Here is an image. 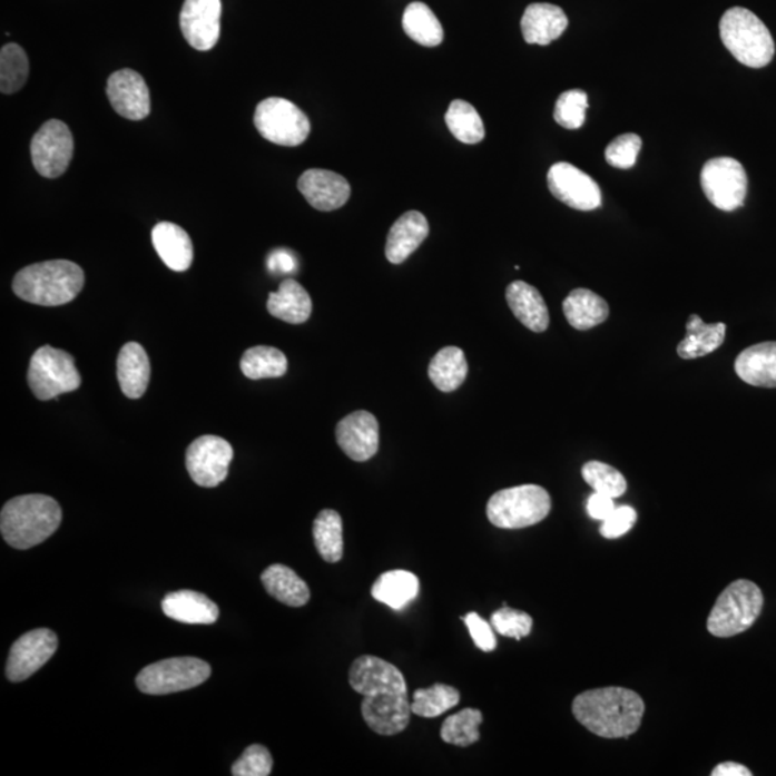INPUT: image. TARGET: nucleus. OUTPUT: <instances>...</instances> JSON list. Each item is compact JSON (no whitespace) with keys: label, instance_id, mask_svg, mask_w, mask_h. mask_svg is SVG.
<instances>
[{"label":"nucleus","instance_id":"obj_1","mask_svg":"<svg viewBox=\"0 0 776 776\" xmlns=\"http://www.w3.org/2000/svg\"><path fill=\"white\" fill-rule=\"evenodd\" d=\"M350 686L363 696L361 715L375 734H402L410 724L412 704L399 667L375 656H360L351 665Z\"/></svg>","mask_w":776,"mask_h":776},{"label":"nucleus","instance_id":"obj_2","mask_svg":"<svg viewBox=\"0 0 776 776\" xmlns=\"http://www.w3.org/2000/svg\"><path fill=\"white\" fill-rule=\"evenodd\" d=\"M645 701L625 687H602L578 695L572 714L582 726L601 738H629L639 730Z\"/></svg>","mask_w":776,"mask_h":776},{"label":"nucleus","instance_id":"obj_3","mask_svg":"<svg viewBox=\"0 0 776 776\" xmlns=\"http://www.w3.org/2000/svg\"><path fill=\"white\" fill-rule=\"evenodd\" d=\"M62 521L56 499L47 495H22L4 503L0 513L3 540L17 550H29L47 541Z\"/></svg>","mask_w":776,"mask_h":776},{"label":"nucleus","instance_id":"obj_4","mask_svg":"<svg viewBox=\"0 0 776 776\" xmlns=\"http://www.w3.org/2000/svg\"><path fill=\"white\" fill-rule=\"evenodd\" d=\"M86 275L76 262L57 259L39 262L19 271L13 278V293L29 304L59 306L71 303L81 293Z\"/></svg>","mask_w":776,"mask_h":776},{"label":"nucleus","instance_id":"obj_5","mask_svg":"<svg viewBox=\"0 0 776 776\" xmlns=\"http://www.w3.org/2000/svg\"><path fill=\"white\" fill-rule=\"evenodd\" d=\"M719 31L726 49L744 66L764 68L773 61V35L748 9L735 7L726 11L720 19Z\"/></svg>","mask_w":776,"mask_h":776},{"label":"nucleus","instance_id":"obj_6","mask_svg":"<svg viewBox=\"0 0 776 776\" xmlns=\"http://www.w3.org/2000/svg\"><path fill=\"white\" fill-rule=\"evenodd\" d=\"M551 497L538 484L503 489L489 499L487 515L493 527L522 529L537 525L550 515Z\"/></svg>","mask_w":776,"mask_h":776},{"label":"nucleus","instance_id":"obj_7","mask_svg":"<svg viewBox=\"0 0 776 776\" xmlns=\"http://www.w3.org/2000/svg\"><path fill=\"white\" fill-rule=\"evenodd\" d=\"M764 607L760 588L753 581L731 582L711 608L708 630L716 637H734L749 630L758 620Z\"/></svg>","mask_w":776,"mask_h":776},{"label":"nucleus","instance_id":"obj_8","mask_svg":"<svg viewBox=\"0 0 776 776\" xmlns=\"http://www.w3.org/2000/svg\"><path fill=\"white\" fill-rule=\"evenodd\" d=\"M28 384L35 397L48 402L58 395L76 392L81 385V374L71 354L43 345L35 351L29 363Z\"/></svg>","mask_w":776,"mask_h":776},{"label":"nucleus","instance_id":"obj_9","mask_svg":"<svg viewBox=\"0 0 776 776\" xmlns=\"http://www.w3.org/2000/svg\"><path fill=\"white\" fill-rule=\"evenodd\" d=\"M212 667L196 657H175L145 667L136 685L146 695H170L200 686L209 679Z\"/></svg>","mask_w":776,"mask_h":776},{"label":"nucleus","instance_id":"obj_10","mask_svg":"<svg viewBox=\"0 0 776 776\" xmlns=\"http://www.w3.org/2000/svg\"><path fill=\"white\" fill-rule=\"evenodd\" d=\"M254 122L259 135L274 145L296 147L308 138V117L294 102L271 97L256 107Z\"/></svg>","mask_w":776,"mask_h":776},{"label":"nucleus","instance_id":"obj_11","mask_svg":"<svg viewBox=\"0 0 776 776\" xmlns=\"http://www.w3.org/2000/svg\"><path fill=\"white\" fill-rule=\"evenodd\" d=\"M700 183L706 197L718 209L734 212L744 206L748 176L735 158H711L701 169Z\"/></svg>","mask_w":776,"mask_h":776},{"label":"nucleus","instance_id":"obj_12","mask_svg":"<svg viewBox=\"0 0 776 776\" xmlns=\"http://www.w3.org/2000/svg\"><path fill=\"white\" fill-rule=\"evenodd\" d=\"M35 169L47 179H57L68 170L73 156V137L63 121L49 120L31 143Z\"/></svg>","mask_w":776,"mask_h":776},{"label":"nucleus","instance_id":"obj_13","mask_svg":"<svg viewBox=\"0 0 776 776\" xmlns=\"http://www.w3.org/2000/svg\"><path fill=\"white\" fill-rule=\"evenodd\" d=\"M234 449L227 440L214 434L196 439L187 448L186 468L193 482L203 488H215L227 478Z\"/></svg>","mask_w":776,"mask_h":776},{"label":"nucleus","instance_id":"obj_14","mask_svg":"<svg viewBox=\"0 0 776 776\" xmlns=\"http://www.w3.org/2000/svg\"><path fill=\"white\" fill-rule=\"evenodd\" d=\"M58 637L48 629L24 632L13 642L7 665L8 679L18 684L29 679L56 655Z\"/></svg>","mask_w":776,"mask_h":776},{"label":"nucleus","instance_id":"obj_15","mask_svg":"<svg viewBox=\"0 0 776 776\" xmlns=\"http://www.w3.org/2000/svg\"><path fill=\"white\" fill-rule=\"evenodd\" d=\"M547 180L552 195L572 209L590 212L601 206L600 186L570 163H556Z\"/></svg>","mask_w":776,"mask_h":776},{"label":"nucleus","instance_id":"obj_16","mask_svg":"<svg viewBox=\"0 0 776 776\" xmlns=\"http://www.w3.org/2000/svg\"><path fill=\"white\" fill-rule=\"evenodd\" d=\"M220 0H185L180 13L183 37L197 51H210L220 38Z\"/></svg>","mask_w":776,"mask_h":776},{"label":"nucleus","instance_id":"obj_17","mask_svg":"<svg viewBox=\"0 0 776 776\" xmlns=\"http://www.w3.org/2000/svg\"><path fill=\"white\" fill-rule=\"evenodd\" d=\"M107 96L114 110L131 121L145 120L151 111L150 91L145 78L132 69L111 73Z\"/></svg>","mask_w":776,"mask_h":776},{"label":"nucleus","instance_id":"obj_18","mask_svg":"<svg viewBox=\"0 0 776 776\" xmlns=\"http://www.w3.org/2000/svg\"><path fill=\"white\" fill-rule=\"evenodd\" d=\"M337 443L351 461L367 462L379 452V422L372 413L358 410L341 420L335 430Z\"/></svg>","mask_w":776,"mask_h":776},{"label":"nucleus","instance_id":"obj_19","mask_svg":"<svg viewBox=\"0 0 776 776\" xmlns=\"http://www.w3.org/2000/svg\"><path fill=\"white\" fill-rule=\"evenodd\" d=\"M298 189L316 210L333 212L343 207L351 196V186L337 173L311 169L298 180Z\"/></svg>","mask_w":776,"mask_h":776},{"label":"nucleus","instance_id":"obj_20","mask_svg":"<svg viewBox=\"0 0 776 776\" xmlns=\"http://www.w3.org/2000/svg\"><path fill=\"white\" fill-rule=\"evenodd\" d=\"M429 235L426 216L416 210L405 212L394 222L385 244V258L394 265L403 264L418 251Z\"/></svg>","mask_w":776,"mask_h":776},{"label":"nucleus","instance_id":"obj_21","mask_svg":"<svg viewBox=\"0 0 776 776\" xmlns=\"http://www.w3.org/2000/svg\"><path fill=\"white\" fill-rule=\"evenodd\" d=\"M568 27V18L560 7L551 3H532L521 21L523 39L536 46H550Z\"/></svg>","mask_w":776,"mask_h":776},{"label":"nucleus","instance_id":"obj_22","mask_svg":"<svg viewBox=\"0 0 776 776\" xmlns=\"http://www.w3.org/2000/svg\"><path fill=\"white\" fill-rule=\"evenodd\" d=\"M735 372L755 387L776 389V341L744 350L735 361Z\"/></svg>","mask_w":776,"mask_h":776},{"label":"nucleus","instance_id":"obj_23","mask_svg":"<svg viewBox=\"0 0 776 776\" xmlns=\"http://www.w3.org/2000/svg\"><path fill=\"white\" fill-rule=\"evenodd\" d=\"M161 608L169 619L185 625H214L219 619V607L209 597L190 590L170 592L163 598Z\"/></svg>","mask_w":776,"mask_h":776},{"label":"nucleus","instance_id":"obj_24","mask_svg":"<svg viewBox=\"0 0 776 776\" xmlns=\"http://www.w3.org/2000/svg\"><path fill=\"white\" fill-rule=\"evenodd\" d=\"M509 308L519 323L533 333H543L550 326V313L540 291L523 281L512 282L507 288Z\"/></svg>","mask_w":776,"mask_h":776},{"label":"nucleus","instance_id":"obj_25","mask_svg":"<svg viewBox=\"0 0 776 776\" xmlns=\"http://www.w3.org/2000/svg\"><path fill=\"white\" fill-rule=\"evenodd\" d=\"M153 246L165 262L167 268L185 272L193 264V244L190 236L179 225L160 222L151 232Z\"/></svg>","mask_w":776,"mask_h":776},{"label":"nucleus","instance_id":"obj_26","mask_svg":"<svg viewBox=\"0 0 776 776\" xmlns=\"http://www.w3.org/2000/svg\"><path fill=\"white\" fill-rule=\"evenodd\" d=\"M150 360L138 343H127L117 358V377L122 393L137 400L145 395L150 382Z\"/></svg>","mask_w":776,"mask_h":776},{"label":"nucleus","instance_id":"obj_27","mask_svg":"<svg viewBox=\"0 0 776 776\" xmlns=\"http://www.w3.org/2000/svg\"><path fill=\"white\" fill-rule=\"evenodd\" d=\"M268 313L288 324H304L313 313V301L303 285L295 279H285L266 304Z\"/></svg>","mask_w":776,"mask_h":776},{"label":"nucleus","instance_id":"obj_28","mask_svg":"<svg viewBox=\"0 0 776 776\" xmlns=\"http://www.w3.org/2000/svg\"><path fill=\"white\" fill-rule=\"evenodd\" d=\"M726 325L705 324L699 315H690L686 324V337L677 345V354L684 360L706 357L724 344Z\"/></svg>","mask_w":776,"mask_h":776},{"label":"nucleus","instance_id":"obj_29","mask_svg":"<svg viewBox=\"0 0 776 776\" xmlns=\"http://www.w3.org/2000/svg\"><path fill=\"white\" fill-rule=\"evenodd\" d=\"M562 310L568 323L578 331L595 328L610 315V306L606 301L585 288L572 291L563 301Z\"/></svg>","mask_w":776,"mask_h":776},{"label":"nucleus","instance_id":"obj_30","mask_svg":"<svg viewBox=\"0 0 776 776\" xmlns=\"http://www.w3.org/2000/svg\"><path fill=\"white\" fill-rule=\"evenodd\" d=\"M265 590L282 605L289 607H303L308 605L311 592L308 586L289 567L275 563L266 568L261 576Z\"/></svg>","mask_w":776,"mask_h":776},{"label":"nucleus","instance_id":"obj_31","mask_svg":"<svg viewBox=\"0 0 776 776\" xmlns=\"http://www.w3.org/2000/svg\"><path fill=\"white\" fill-rule=\"evenodd\" d=\"M419 591L420 581L413 572L394 570L379 577L373 585L372 596L375 601L400 611L416 600Z\"/></svg>","mask_w":776,"mask_h":776},{"label":"nucleus","instance_id":"obj_32","mask_svg":"<svg viewBox=\"0 0 776 776\" xmlns=\"http://www.w3.org/2000/svg\"><path fill=\"white\" fill-rule=\"evenodd\" d=\"M468 361L459 347L440 350L429 365V377L440 392L451 393L468 377Z\"/></svg>","mask_w":776,"mask_h":776},{"label":"nucleus","instance_id":"obj_33","mask_svg":"<svg viewBox=\"0 0 776 776\" xmlns=\"http://www.w3.org/2000/svg\"><path fill=\"white\" fill-rule=\"evenodd\" d=\"M403 29L407 37L420 46L433 48L443 42L442 23L426 3L413 2L405 8Z\"/></svg>","mask_w":776,"mask_h":776},{"label":"nucleus","instance_id":"obj_34","mask_svg":"<svg viewBox=\"0 0 776 776\" xmlns=\"http://www.w3.org/2000/svg\"><path fill=\"white\" fill-rule=\"evenodd\" d=\"M314 542L323 560L335 563L343 560V519L333 509H324L314 521Z\"/></svg>","mask_w":776,"mask_h":776},{"label":"nucleus","instance_id":"obj_35","mask_svg":"<svg viewBox=\"0 0 776 776\" xmlns=\"http://www.w3.org/2000/svg\"><path fill=\"white\" fill-rule=\"evenodd\" d=\"M240 370L251 380L278 379L288 370V360L278 348L258 345L242 355Z\"/></svg>","mask_w":776,"mask_h":776},{"label":"nucleus","instance_id":"obj_36","mask_svg":"<svg viewBox=\"0 0 776 776\" xmlns=\"http://www.w3.org/2000/svg\"><path fill=\"white\" fill-rule=\"evenodd\" d=\"M444 120L452 135L464 145H478L484 138L482 118L468 101L454 100L449 106Z\"/></svg>","mask_w":776,"mask_h":776},{"label":"nucleus","instance_id":"obj_37","mask_svg":"<svg viewBox=\"0 0 776 776\" xmlns=\"http://www.w3.org/2000/svg\"><path fill=\"white\" fill-rule=\"evenodd\" d=\"M461 700L459 690L443 684H436L428 689L414 691L412 711L422 718H438L446 711L456 708Z\"/></svg>","mask_w":776,"mask_h":776},{"label":"nucleus","instance_id":"obj_38","mask_svg":"<svg viewBox=\"0 0 776 776\" xmlns=\"http://www.w3.org/2000/svg\"><path fill=\"white\" fill-rule=\"evenodd\" d=\"M482 721L481 710L463 709L443 721L440 736H442L443 743L466 748V746L477 744L481 739L479 726L482 725Z\"/></svg>","mask_w":776,"mask_h":776},{"label":"nucleus","instance_id":"obj_39","mask_svg":"<svg viewBox=\"0 0 776 776\" xmlns=\"http://www.w3.org/2000/svg\"><path fill=\"white\" fill-rule=\"evenodd\" d=\"M29 77L27 52L18 43H8L0 52V90L13 94L21 90Z\"/></svg>","mask_w":776,"mask_h":776},{"label":"nucleus","instance_id":"obj_40","mask_svg":"<svg viewBox=\"0 0 776 776\" xmlns=\"http://www.w3.org/2000/svg\"><path fill=\"white\" fill-rule=\"evenodd\" d=\"M582 478L595 492L612 499L625 495L627 481L617 469L602 462L591 461L582 468Z\"/></svg>","mask_w":776,"mask_h":776},{"label":"nucleus","instance_id":"obj_41","mask_svg":"<svg viewBox=\"0 0 776 776\" xmlns=\"http://www.w3.org/2000/svg\"><path fill=\"white\" fill-rule=\"evenodd\" d=\"M588 97L582 90H571L561 94L553 110L558 125L567 130H578L585 126Z\"/></svg>","mask_w":776,"mask_h":776},{"label":"nucleus","instance_id":"obj_42","mask_svg":"<svg viewBox=\"0 0 776 776\" xmlns=\"http://www.w3.org/2000/svg\"><path fill=\"white\" fill-rule=\"evenodd\" d=\"M491 625L499 635L521 640L531 632L533 621L532 617L527 615V612L505 606L501 610L493 612Z\"/></svg>","mask_w":776,"mask_h":776},{"label":"nucleus","instance_id":"obj_43","mask_svg":"<svg viewBox=\"0 0 776 776\" xmlns=\"http://www.w3.org/2000/svg\"><path fill=\"white\" fill-rule=\"evenodd\" d=\"M641 138L635 132L617 137L606 148V160L616 169H631L636 165L641 148Z\"/></svg>","mask_w":776,"mask_h":776},{"label":"nucleus","instance_id":"obj_44","mask_svg":"<svg viewBox=\"0 0 776 776\" xmlns=\"http://www.w3.org/2000/svg\"><path fill=\"white\" fill-rule=\"evenodd\" d=\"M272 755L265 746L251 745L240 758L232 766L235 776H268L272 773Z\"/></svg>","mask_w":776,"mask_h":776},{"label":"nucleus","instance_id":"obj_45","mask_svg":"<svg viewBox=\"0 0 776 776\" xmlns=\"http://www.w3.org/2000/svg\"><path fill=\"white\" fill-rule=\"evenodd\" d=\"M637 521V512L635 508L622 505L615 509L611 515L602 521L600 533L607 540H616L626 536Z\"/></svg>","mask_w":776,"mask_h":776},{"label":"nucleus","instance_id":"obj_46","mask_svg":"<svg viewBox=\"0 0 776 776\" xmlns=\"http://www.w3.org/2000/svg\"><path fill=\"white\" fill-rule=\"evenodd\" d=\"M462 620L466 625L469 632H471L474 646L479 650L491 652L497 649L495 630L478 612H469L468 616L462 617Z\"/></svg>","mask_w":776,"mask_h":776},{"label":"nucleus","instance_id":"obj_47","mask_svg":"<svg viewBox=\"0 0 776 776\" xmlns=\"http://www.w3.org/2000/svg\"><path fill=\"white\" fill-rule=\"evenodd\" d=\"M616 509L615 499L595 492L587 501V512L592 519L606 521Z\"/></svg>","mask_w":776,"mask_h":776},{"label":"nucleus","instance_id":"obj_48","mask_svg":"<svg viewBox=\"0 0 776 776\" xmlns=\"http://www.w3.org/2000/svg\"><path fill=\"white\" fill-rule=\"evenodd\" d=\"M268 268L275 274H291L296 269L295 256L289 251L276 249L269 255Z\"/></svg>","mask_w":776,"mask_h":776},{"label":"nucleus","instance_id":"obj_49","mask_svg":"<svg viewBox=\"0 0 776 776\" xmlns=\"http://www.w3.org/2000/svg\"><path fill=\"white\" fill-rule=\"evenodd\" d=\"M753 773L746 766L736 763H724L714 770H711V776H750Z\"/></svg>","mask_w":776,"mask_h":776}]
</instances>
